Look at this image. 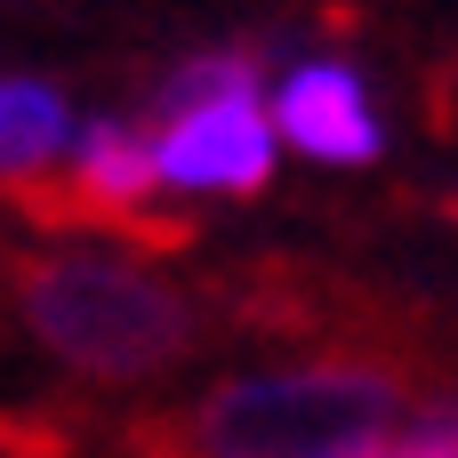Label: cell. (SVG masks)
Returning <instances> with one entry per match:
<instances>
[{
	"instance_id": "6da1fadb",
	"label": "cell",
	"mask_w": 458,
	"mask_h": 458,
	"mask_svg": "<svg viewBox=\"0 0 458 458\" xmlns=\"http://www.w3.org/2000/svg\"><path fill=\"white\" fill-rule=\"evenodd\" d=\"M24 322L89 378H153L185 354V298L121 258H48L24 274Z\"/></svg>"
},
{
	"instance_id": "7a4b0ae2",
	"label": "cell",
	"mask_w": 458,
	"mask_h": 458,
	"mask_svg": "<svg viewBox=\"0 0 458 458\" xmlns=\"http://www.w3.org/2000/svg\"><path fill=\"white\" fill-rule=\"evenodd\" d=\"M394 386L378 370H274L209 394L185 419L193 458H362L394 435Z\"/></svg>"
},
{
	"instance_id": "3957f363",
	"label": "cell",
	"mask_w": 458,
	"mask_h": 458,
	"mask_svg": "<svg viewBox=\"0 0 458 458\" xmlns=\"http://www.w3.org/2000/svg\"><path fill=\"white\" fill-rule=\"evenodd\" d=\"M153 153V177L185 185V193H258L274 177V129H266V105L250 89L233 97H185L161 129Z\"/></svg>"
},
{
	"instance_id": "277c9868",
	"label": "cell",
	"mask_w": 458,
	"mask_h": 458,
	"mask_svg": "<svg viewBox=\"0 0 458 458\" xmlns=\"http://www.w3.org/2000/svg\"><path fill=\"white\" fill-rule=\"evenodd\" d=\"M266 129H274V145L290 137L314 161H370L378 153V113H370V97L346 64H298L282 81Z\"/></svg>"
},
{
	"instance_id": "5b68a950",
	"label": "cell",
	"mask_w": 458,
	"mask_h": 458,
	"mask_svg": "<svg viewBox=\"0 0 458 458\" xmlns=\"http://www.w3.org/2000/svg\"><path fill=\"white\" fill-rule=\"evenodd\" d=\"M64 137H72V113H64L56 89H40V81H0V169H8V177L48 169V161L64 153Z\"/></svg>"
},
{
	"instance_id": "8992f818",
	"label": "cell",
	"mask_w": 458,
	"mask_h": 458,
	"mask_svg": "<svg viewBox=\"0 0 458 458\" xmlns=\"http://www.w3.org/2000/svg\"><path fill=\"white\" fill-rule=\"evenodd\" d=\"M72 177H81V193L89 201H105V209H129V201H145L161 177H153V153L129 137V129H89L81 137V161H72Z\"/></svg>"
},
{
	"instance_id": "52a82bcc",
	"label": "cell",
	"mask_w": 458,
	"mask_h": 458,
	"mask_svg": "<svg viewBox=\"0 0 458 458\" xmlns=\"http://www.w3.org/2000/svg\"><path fill=\"white\" fill-rule=\"evenodd\" d=\"M362 458H458V427H411V435H378Z\"/></svg>"
}]
</instances>
